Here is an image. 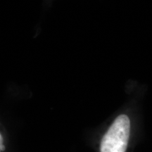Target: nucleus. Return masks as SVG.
Wrapping results in <instances>:
<instances>
[{
	"instance_id": "obj_1",
	"label": "nucleus",
	"mask_w": 152,
	"mask_h": 152,
	"mask_svg": "<svg viewBox=\"0 0 152 152\" xmlns=\"http://www.w3.org/2000/svg\"><path fill=\"white\" fill-rule=\"evenodd\" d=\"M134 101L130 99L101 129L94 144L96 152L132 151L138 130Z\"/></svg>"
},
{
	"instance_id": "obj_2",
	"label": "nucleus",
	"mask_w": 152,
	"mask_h": 152,
	"mask_svg": "<svg viewBox=\"0 0 152 152\" xmlns=\"http://www.w3.org/2000/svg\"><path fill=\"white\" fill-rule=\"evenodd\" d=\"M7 149V139L2 127L0 125V152H6Z\"/></svg>"
}]
</instances>
